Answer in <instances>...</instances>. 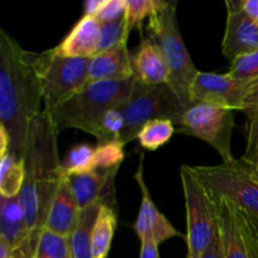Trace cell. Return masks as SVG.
Here are the masks:
<instances>
[{
  "label": "cell",
  "mask_w": 258,
  "mask_h": 258,
  "mask_svg": "<svg viewBox=\"0 0 258 258\" xmlns=\"http://www.w3.org/2000/svg\"><path fill=\"white\" fill-rule=\"evenodd\" d=\"M116 227H117L116 208L108 204H103L96 219L92 238H91L92 258H106L108 256Z\"/></svg>",
  "instance_id": "cell-21"
},
{
  "label": "cell",
  "mask_w": 258,
  "mask_h": 258,
  "mask_svg": "<svg viewBox=\"0 0 258 258\" xmlns=\"http://www.w3.org/2000/svg\"><path fill=\"white\" fill-rule=\"evenodd\" d=\"M234 112L222 106L196 103L188 107L176 131L206 141L219 154L222 163L231 164L236 160L232 154Z\"/></svg>",
  "instance_id": "cell-9"
},
{
  "label": "cell",
  "mask_w": 258,
  "mask_h": 258,
  "mask_svg": "<svg viewBox=\"0 0 258 258\" xmlns=\"http://www.w3.org/2000/svg\"><path fill=\"white\" fill-rule=\"evenodd\" d=\"M176 2H169L165 9L149 19L150 39L158 45L169 68L168 85L173 88L181 102L190 107V90L199 71L189 55L176 19Z\"/></svg>",
  "instance_id": "cell-4"
},
{
  "label": "cell",
  "mask_w": 258,
  "mask_h": 258,
  "mask_svg": "<svg viewBox=\"0 0 258 258\" xmlns=\"http://www.w3.org/2000/svg\"><path fill=\"white\" fill-rule=\"evenodd\" d=\"M126 2L127 0H103L97 14L93 18L101 24L120 19L126 14Z\"/></svg>",
  "instance_id": "cell-32"
},
{
  "label": "cell",
  "mask_w": 258,
  "mask_h": 258,
  "mask_svg": "<svg viewBox=\"0 0 258 258\" xmlns=\"http://www.w3.org/2000/svg\"><path fill=\"white\" fill-rule=\"evenodd\" d=\"M233 207H234V211H236L237 216H238L239 218H241L242 221L246 223V226L248 227L249 231L252 232V234H253V237L256 238V242L258 244V218L257 217L252 216V214L247 213V212L242 211L241 208L236 207L234 204H233Z\"/></svg>",
  "instance_id": "cell-34"
},
{
  "label": "cell",
  "mask_w": 258,
  "mask_h": 258,
  "mask_svg": "<svg viewBox=\"0 0 258 258\" xmlns=\"http://www.w3.org/2000/svg\"><path fill=\"white\" fill-rule=\"evenodd\" d=\"M117 170L118 168L96 169L90 173L67 175L81 209L100 199L115 203V176Z\"/></svg>",
  "instance_id": "cell-14"
},
{
  "label": "cell",
  "mask_w": 258,
  "mask_h": 258,
  "mask_svg": "<svg viewBox=\"0 0 258 258\" xmlns=\"http://www.w3.org/2000/svg\"><path fill=\"white\" fill-rule=\"evenodd\" d=\"M246 113V151L241 160L252 165L258 156V85L244 102Z\"/></svg>",
  "instance_id": "cell-24"
},
{
  "label": "cell",
  "mask_w": 258,
  "mask_h": 258,
  "mask_svg": "<svg viewBox=\"0 0 258 258\" xmlns=\"http://www.w3.org/2000/svg\"><path fill=\"white\" fill-rule=\"evenodd\" d=\"M134 78L148 86L165 85L169 82V68L158 45L144 38L140 45L131 54Z\"/></svg>",
  "instance_id": "cell-17"
},
{
  "label": "cell",
  "mask_w": 258,
  "mask_h": 258,
  "mask_svg": "<svg viewBox=\"0 0 258 258\" xmlns=\"http://www.w3.org/2000/svg\"><path fill=\"white\" fill-rule=\"evenodd\" d=\"M90 58L62 57L53 49L34 53L44 111L49 112L87 83Z\"/></svg>",
  "instance_id": "cell-7"
},
{
  "label": "cell",
  "mask_w": 258,
  "mask_h": 258,
  "mask_svg": "<svg viewBox=\"0 0 258 258\" xmlns=\"http://www.w3.org/2000/svg\"><path fill=\"white\" fill-rule=\"evenodd\" d=\"M130 33L126 14L117 20L101 24L100 52H105L111 48L117 47L121 43L127 42Z\"/></svg>",
  "instance_id": "cell-29"
},
{
  "label": "cell",
  "mask_w": 258,
  "mask_h": 258,
  "mask_svg": "<svg viewBox=\"0 0 258 258\" xmlns=\"http://www.w3.org/2000/svg\"><path fill=\"white\" fill-rule=\"evenodd\" d=\"M135 78L87 82L62 103L49 111L58 133L78 128L95 136L98 122L107 111L125 105L133 93Z\"/></svg>",
  "instance_id": "cell-3"
},
{
  "label": "cell",
  "mask_w": 258,
  "mask_h": 258,
  "mask_svg": "<svg viewBox=\"0 0 258 258\" xmlns=\"http://www.w3.org/2000/svg\"><path fill=\"white\" fill-rule=\"evenodd\" d=\"M257 85L258 80H239L229 73L199 71L190 90L191 105L208 103L243 111L247 97Z\"/></svg>",
  "instance_id": "cell-10"
},
{
  "label": "cell",
  "mask_w": 258,
  "mask_h": 258,
  "mask_svg": "<svg viewBox=\"0 0 258 258\" xmlns=\"http://www.w3.org/2000/svg\"><path fill=\"white\" fill-rule=\"evenodd\" d=\"M123 126H125V120H123V115L121 112V106L107 111L102 116V118L98 122L97 128H96L95 138L98 145L118 143Z\"/></svg>",
  "instance_id": "cell-28"
},
{
  "label": "cell",
  "mask_w": 258,
  "mask_h": 258,
  "mask_svg": "<svg viewBox=\"0 0 258 258\" xmlns=\"http://www.w3.org/2000/svg\"><path fill=\"white\" fill-rule=\"evenodd\" d=\"M80 212L81 208L70 185L68 176L64 175L50 204L43 229L71 237L78 222Z\"/></svg>",
  "instance_id": "cell-18"
},
{
  "label": "cell",
  "mask_w": 258,
  "mask_h": 258,
  "mask_svg": "<svg viewBox=\"0 0 258 258\" xmlns=\"http://www.w3.org/2000/svg\"><path fill=\"white\" fill-rule=\"evenodd\" d=\"M103 0H87L85 3V7H83V10H85V17H95L97 14L98 9L102 5Z\"/></svg>",
  "instance_id": "cell-38"
},
{
  "label": "cell",
  "mask_w": 258,
  "mask_h": 258,
  "mask_svg": "<svg viewBox=\"0 0 258 258\" xmlns=\"http://www.w3.org/2000/svg\"><path fill=\"white\" fill-rule=\"evenodd\" d=\"M58 135L49 113L40 111L30 122L23 151L24 183L19 197L35 247L53 198L66 175L58 153Z\"/></svg>",
  "instance_id": "cell-2"
},
{
  "label": "cell",
  "mask_w": 258,
  "mask_h": 258,
  "mask_svg": "<svg viewBox=\"0 0 258 258\" xmlns=\"http://www.w3.org/2000/svg\"><path fill=\"white\" fill-rule=\"evenodd\" d=\"M43 101L34 53L23 49L0 29V128L10 140L9 153L23 159L28 130Z\"/></svg>",
  "instance_id": "cell-1"
},
{
  "label": "cell",
  "mask_w": 258,
  "mask_h": 258,
  "mask_svg": "<svg viewBox=\"0 0 258 258\" xmlns=\"http://www.w3.org/2000/svg\"><path fill=\"white\" fill-rule=\"evenodd\" d=\"M242 8L246 14L258 25V0H243Z\"/></svg>",
  "instance_id": "cell-37"
},
{
  "label": "cell",
  "mask_w": 258,
  "mask_h": 258,
  "mask_svg": "<svg viewBox=\"0 0 258 258\" xmlns=\"http://www.w3.org/2000/svg\"><path fill=\"white\" fill-rule=\"evenodd\" d=\"M252 168H253L254 169V170H256V171H258V156H257V158H256V160H254V163L253 164H252Z\"/></svg>",
  "instance_id": "cell-41"
},
{
  "label": "cell",
  "mask_w": 258,
  "mask_h": 258,
  "mask_svg": "<svg viewBox=\"0 0 258 258\" xmlns=\"http://www.w3.org/2000/svg\"><path fill=\"white\" fill-rule=\"evenodd\" d=\"M232 206H233V204H232ZM233 209H234V207H233ZM234 213H236V211H234ZM236 216H237V213H236ZM237 218H238L239 224H241L242 232H243L244 238H246L247 247H248L249 258H258V244H257V242H256V238H254V237H253L252 232L249 231L248 227L246 226V223H244V222L242 221V219L239 218L238 216H237Z\"/></svg>",
  "instance_id": "cell-33"
},
{
  "label": "cell",
  "mask_w": 258,
  "mask_h": 258,
  "mask_svg": "<svg viewBox=\"0 0 258 258\" xmlns=\"http://www.w3.org/2000/svg\"><path fill=\"white\" fill-rule=\"evenodd\" d=\"M228 73L239 80H258V50L234 58Z\"/></svg>",
  "instance_id": "cell-31"
},
{
  "label": "cell",
  "mask_w": 258,
  "mask_h": 258,
  "mask_svg": "<svg viewBox=\"0 0 258 258\" xmlns=\"http://www.w3.org/2000/svg\"><path fill=\"white\" fill-rule=\"evenodd\" d=\"M24 183V163L13 154L0 156V196L13 198L19 196Z\"/></svg>",
  "instance_id": "cell-22"
},
{
  "label": "cell",
  "mask_w": 258,
  "mask_h": 258,
  "mask_svg": "<svg viewBox=\"0 0 258 258\" xmlns=\"http://www.w3.org/2000/svg\"><path fill=\"white\" fill-rule=\"evenodd\" d=\"M191 170L213 196L258 218V183L252 178L251 165L236 159L231 164L191 166Z\"/></svg>",
  "instance_id": "cell-8"
},
{
  "label": "cell",
  "mask_w": 258,
  "mask_h": 258,
  "mask_svg": "<svg viewBox=\"0 0 258 258\" xmlns=\"http://www.w3.org/2000/svg\"><path fill=\"white\" fill-rule=\"evenodd\" d=\"M251 175H252V178H253L254 180H256L257 183H258V171L254 170V169L252 168V166H251Z\"/></svg>",
  "instance_id": "cell-40"
},
{
  "label": "cell",
  "mask_w": 258,
  "mask_h": 258,
  "mask_svg": "<svg viewBox=\"0 0 258 258\" xmlns=\"http://www.w3.org/2000/svg\"><path fill=\"white\" fill-rule=\"evenodd\" d=\"M0 258H18V257L15 256V254L13 253V252L10 251L4 243L0 242Z\"/></svg>",
  "instance_id": "cell-39"
},
{
  "label": "cell",
  "mask_w": 258,
  "mask_h": 258,
  "mask_svg": "<svg viewBox=\"0 0 258 258\" xmlns=\"http://www.w3.org/2000/svg\"><path fill=\"white\" fill-rule=\"evenodd\" d=\"M0 242L18 258H33L35 246L28 229L20 197L0 199Z\"/></svg>",
  "instance_id": "cell-12"
},
{
  "label": "cell",
  "mask_w": 258,
  "mask_h": 258,
  "mask_svg": "<svg viewBox=\"0 0 258 258\" xmlns=\"http://www.w3.org/2000/svg\"><path fill=\"white\" fill-rule=\"evenodd\" d=\"M125 158L123 145L120 143H108L97 145L93 156V169L120 168Z\"/></svg>",
  "instance_id": "cell-30"
},
{
  "label": "cell",
  "mask_w": 258,
  "mask_h": 258,
  "mask_svg": "<svg viewBox=\"0 0 258 258\" xmlns=\"http://www.w3.org/2000/svg\"><path fill=\"white\" fill-rule=\"evenodd\" d=\"M186 110L188 107L168 83L148 86L136 81L130 98L121 106L125 126L118 143L125 146L135 140L139 131L149 121L166 118L179 126Z\"/></svg>",
  "instance_id": "cell-5"
},
{
  "label": "cell",
  "mask_w": 258,
  "mask_h": 258,
  "mask_svg": "<svg viewBox=\"0 0 258 258\" xmlns=\"http://www.w3.org/2000/svg\"><path fill=\"white\" fill-rule=\"evenodd\" d=\"M103 204L115 207V203H111L107 199H100V201H96L95 203L90 204L86 208L81 209L76 228L70 237L73 258H92L91 238H92L96 219H97L101 207Z\"/></svg>",
  "instance_id": "cell-20"
},
{
  "label": "cell",
  "mask_w": 258,
  "mask_h": 258,
  "mask_svg": "<svg viewBox=\"0 0 258 258\" xmlns=\"http://www.w3.org/2000/svg\"><path fill=\"white\" fill-rule=\"evenodd\" d=\"M213 198L218 209V231L224 258H249L246 238L232 203L216 196Z\"/></svg>",
  "instance_id": "cell-19"
},
{
  "label": "cell",
  "mask_w": 258,
  "mask_h": 258,
  "mask_svg": "<svg viewBox=\"0 0 258 258\" xmlns=\"http://www.w3.org/2000/svg\"><path fill=\"white\" fill-rule=\"evenodd\" d=\"M96 148L88 144H78L71 148L63 161V169L66 175H76L93 171V156Z\"/></svg>",
  "instance_id": "cell-27"
},
{
  "label": "cell",
  "mask_w": 258,
  "mask_h": 258,
  "mask_svg": "<svg viewBox=\"0 0 258 258\" xmlns=\"http://www.w3.org/2000/svg\"><path fill=\"white\" fill-rule=\"evenodd\" d=\"M226 32L222 40V53L229 60L238 55L258 50V25L242 8V2L228 0Z\"/></svg>",
  "instance_id": "cell-13"
},
{
  "label": "cell",
  "mask_w": 258,
  "mask_h": 258,
  "mask_svg": "<svg viewBox=\"0 0 258 258\" xmlns=\"http://www.w3.org/2000/svg\"><path fill=\"white\" fill-rule=\"evenodd\" d=\"M169 2L165 0H127L126 2V19L128 29H143L145 19H150L154 14L165 9Z\"/></svg>",
  "instance_id": "cell-26"
},
{
  "label": "cell",
  "mask_w": 258,
  "mask_h": 258,
  "mask_svg": "<svg viewBox=\"0 0 258 258\" xmlns=\"http://www.w3.org/2000/svg\"><path fill=\"white\" fill-rule=\"evenodd\" d=\"M131 54L127 49V42L117 47L100 52L90 58L87 67V82L96 81H116L133 78Z\"/></svg>",
  "instance_id": "cell-16"
},
{
  "label": "cell",
  "mask_w": 258,
  "mask_h": 258,
  "mask_svg": "<svg viewBox=\"0 0 258 258\" xmlns=\"http://www.w3.org/2000/svg\"><path fill=\"white\" fill-rule=\"evenodd\" d=\"M33 258H73L70 237L43 229Z\"/></svg>",
  "instance_id": "cell-25"
},
{
  "label": "cell",
  "mask_w": 258,
  "mask_h": 258,
  "mask_svg": "<svg viewBox=\"0 0 258 258\" xmlns=\"http://www.w3.org/2000/svg\"><path fill=\"white\" fill-rule=\"evenodd\" d=\"M144 155H141L140 164L136 170L134 179L139 184L141 191V204L139 209L138 218L134 223V231L140 242H155L158 246L175 237H185L179 232L166 217L158 209L154 203L148 185L144 179Z\"/></svg>",
  "instance_id": "cell-11"
},
{
  "label": "cell",
  "mask_w": 258,
  "mask_h": 258,
  "mask_svg": "<svg viewBox=\"0 0 258 258\" xmlns=\"http://www.w3.org/2000/svg\"><path fill=\"white\" fill-rule=\"evenodd\" d=\"M175 131L176 128L173 121L159 118L145 123L139 131L136 140L139 141V145L145 150L156 151L170 141Z\"/></svg>",
  "instance_id": "cell-23"
},
{
  "label": "cell",
  "mask_w": 258,
  "mask_h": 258,
  "mask_svg": "<svg viewBox=\"0 0 258 258\" xmlns=\"http://www.w3.org/2000/svg\"><path fill=\"white\" fill-rule=\"evenodd\" d=\"M202 258H224L223 249H222L221 237H219V231L218 233H217V236L214 237L211 246H209L208 248H207V251L204 252V254L202 256Z\"/></svg>",
  "instance_id": "cell-35"
},
{
  "label": "cell",
  "mask_w": 258,
  "mask_h": 258,
  "mask_svg": "<svg viewBox=\"0 0 258 258\" xmlns=\"http://www.w3.org/2000/svg\"><path fill=\"white\" fill-rule=\"evenodd\" d=\"M180 179L186 211V258H202L218 233L216 199L191 170L181 165Z\"/></svg>",
  "instance_id": "cell-6"
},
{
  "label": "cell",
  "mask_w": 258,
  "mask_h": 258,
  "mask_svg": "<svg viewBox=\"0 0 258 258\" xmlns=\"http://www.w3.org/2000/svg\"><path fill=\"white\" fill-rule=\"evenodd\" d=\"M139 258H160L159 246L155 242H141Z\"/></svg>",
  "instance_id": "cell-36"
},
{
  "label": "cell",
  "mask_w": 258,
  "mask_h": 258,
  "mask_svg": "<svg viewBox=\"0 0 258 258\" xmlns=\"http://www.w3.org/2000/svg\"><path fill=\"white\" fill-rule=\"evenodd\" d=\"M100 45L101 23L96 18L83 15L54 52L62 57L91 58L100 53Z\"/></svg>",
  "instance_id": "cell-15"
}]
</instances>
